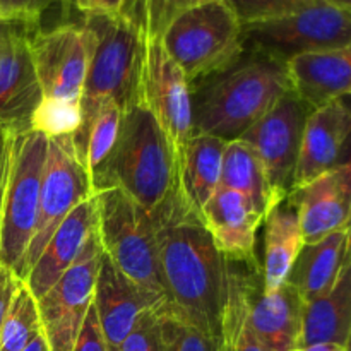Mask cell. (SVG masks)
Here are the masks:
<instances>
[{
	"label": "cell",
	"instance_id": "1",
	"mask_svg": "<svg viewBox=\"0 0 351 351\" xmlns=\"http://www.w3.org/2000/svg\"><path fill=\"white\" fill-rule=\"evenodd\" d=\"M153 216L165 307L219 341L232 263L216 247L201 215L184 201L177 182Z\"/></svg>",
	"mask_w": 351,
	"mask_h": 351
},
{
	"label": "cell",
	"instance_id": "2",
	"mask_svg": "<svg viewBox=\"0 0 351 351\" xmlns=\"http://www.w3.org/2000/svg\"><path fill=\"white\" fill-rule=\"evenodd\" d=\"M84 24L95 34V48L81 96L82 122L74 134L79 160L89 125L103 103H115L123 113L141 103L147 43L139 24L125 14L84 16Z\"/></svg>",
	"mask_w": 351,
	"mask_h": 351
},
{
	"label": "cell",
	"instance_id": "3",
	"mask_svg": "<svg viewBox=\"0 0 351 351\" xmlns=\"http://www.w3.org/2000/svg\"><path fill=\"white\" fill-rule=\"evenodd\" d=\"M290 91L287 64L252 53L201 93L194 105V132L226 143L240 139Z\"/></svg>",
	"mask_w": 351,
	"mask_h": 351
},
{
	"label": "cell",
	"instance_id": "4",
	"mask_svg": "<svg viewBox=\"0 0 351 351\" xmlns=\"http://www.w3.org/2000/svg\"><path fill=\"white\" fill-rule=\"evenodd\" d=\"M177 182L170 141L149 110L137 103L123 113L120 137L106 170L93 182V191L119 187L146 211H156Z\"/></svg>",
	"mask_w": 351,
	"mask_h": 351
},
{
	"label": "cell",
	"instance_id": "5",
	"mask_svg": "<svg viewBox=\"0 0 351 351\" xmlns=\"http://www.w3.org/2000/svg\"><path fill=\"white\" fill-rule=\"evenodd\" d=\"M160 40L189 82L228 71L245 51L242 24L225 0H213L180 12Z\"/></svg>",
	"mask_w": 351,
	"mask_h": 351
},
{
	"label": "cell",
	"instance_id": "6",
	"mask_svg": "<svg viewBox=\"0 0 351 351\" xmlns=\"http://www.w3.org/2000/svg\"><path fill=\"white\" fill-rule=\"evenodd\" d=\"M95 199L98 237L105 256L137 287L167 304L158 266L153 213L146 211L119 187L96 192Z\"/></svg>",
	"mask_w": 351,
	"mask_h": 351
},
{
	"label": "cell",
	"instance_id": "7",
	"mask_svg": "<svg viewBox=\"0 0 351 351\" xmlns=\"http://www.w3.org/2000/svg\"><path fill=\"white\" fill-rule=\"evenodd\" d=\"M48 137L34 129L14 134L10 170L0 216V264L19 276L36 228Z\"/></svg>",
	"mask_w": 351,
	"mask_h": 351
},
{
	"label": "cell",
	"instance_id": "8",
	"mask_svg": "<svg viewBox=\"0 0 351 351\" xmlns=\"http://www.w3.org/2000/svg\"><path fill=\"white\" fill-rule=\"evenodd\" d=\"M243 50L287 64L305 53L351 45V10L321 0L281 19L242 26Z\"/></svg>",
	"mask_w": 351,
	"mask_h": 351
},
{
	"label": "cell",
	"instance_id": "9",
	"mask_svg": "<svg viewBox=\"0 0 351 351\" xmlns=\"http://www.w3.org/2000/svg\"><path fill=\"white\" fill-rule=\"evenodd\" d=\"M93 195H95V191H93L91 177L82 161L79 160L74 146V136H64L48 141V154L43 180H41L36 228H34L29 249L21 264V280H26L60 223L81 202L88 201Z\"/></svg>",
	"mask_w": 351,
	"mask_h": 351
},
{
	"label": "cell",
	"instance_id": "10",
	"mask_svg": "<svg viewBox=\"0 0 351 351\" xmlns=\"http://www.w3.org/2000/svg\"><path fill=\"white\" fill-rule=\"evenodd\" d=\"M103 247L98 232L89 239L74 266L38 298L41 331L50 351H72L93 305Z\"/></svg>",
	"mask_w": 351,
	"mask_h": 351
},
{
	"label": "cell",
	"instance_id": "11",
	"mask_svg": "<svg viewBox=\"0 0 351 351\" xmlns=\"http://www.w3.org/2000/svg\"><path fill=\"white\" fill-rule=\"evenodd\" d=\"M141 103L170 141L175 160L194 136V101L191 82L171 60L160 38H147L144 58Z\"/></svg>",
	"mask_w": 351,
	"mask_h": 351
},
{
	"label": "cell",
	"instance_id": "12",
	"mask_svg": "<svg viewBox=\"0 0 351 351\" xmlns=\"http://www.w3.org/2000/svg\"><path fill=\"white\" fill-rule=\"evenodd\" d=\"M95 34L82 24H62L31 34V53L43 98L81 101Z\"/></svg>",
	"mask_w": 351,
	"mask_h": 351
},
{
	"label": "cell",
	"instance_id": "13",
	"mask_svg": "<svg viewBox=\"0 0 351 351\" xmlns=\"http://www.w3.org/2000/svg\"><path fill=\"white\" fill-rule=\"evenodd\" d=\"M311 112V106L290 91L240 137L254 147L266 168L271 185L283 199L293 189L304 129Z\"/></svg>",
	"mask_w": 351,
	"mask_h": 351
},
{
	"label": "cell",
	"instance_id": "14",
	"mask_svg": "<svg viewBox=\"0 0 351 351\" xmlns=\"http://www.w3.org/2000/svg\"><path fill=\"white\" fill-rule=\"evenodd\" d=\"M27 31L19 24L5 23L0 34V129L10 134L31 129L43 99Z\"/></svg>",
	"mask_w": 351,
	"mask_h": 351
},
{
	"label": "cell",
	"instance_id": "15",
	"mask_svg": "<svg viewBox=\"0 0 351 351\" xmlns=\"http://www.w3.org/2000/svg\"><path fill=\"white\" fill-rule=\"evenodd\" d=\"M300 221L304 245L348 230L351 218V161L326 171L288 194Z\"/></svg>",
	"mask_w": 351,
	"mask_h": 351
},
{
	"label": "cell",
	"instance_id": "16",
	"mask_svg": "<svg viewBox=\"0 0 351 351\" xmlns=\"http://www.w3.org/2000/svg\"><path fill=\"white\" fill-rule=\"evenodd\" d=\"M350 149L351 105L348 98L332 99L312 110L304 129L293 189L346 163Z\"/></svg>",
	"mask_w": 351,
	"mask_h": 351
},
{
	"label": "cell",
	"instance_id": "17",
	"mask_svg": "<svg viewBox=\"0 0 351 351\" xmlns=\"http://www.w3.org/2000/svg\"><path fill=\"white\" fill-rule=\"evenodd\" d=\"M163 304V300L130 281L103 252L93 307L108 351H119L141 315Z\"/></svg>",
	"mask_w": 351,
	"mask_h": 351
},
{
	"label": "cell",
	"instance_id": "18",
	"mask_svg": "<svg viewBox=\"0 0 351 351\" xmlns=\"http://www.w3.org/2000/svg\"><path fill=\"white\" fill-rule=\"evenodd\" d=\"M201 218L216 247L230 263H245L254 273H259L256 233L264 221L249 199L219 185L202 208Z\"/></svg>",
	"mask_w": 351,
	"mask_h": 351
},
{
	"label": "cell",
	"instance_id": "19",
	"mask_svg": "<svg viewBox=\"0 0 351 351\" xmlns=\"http://www.w3.org/2000/svg\"><path fill=\"white\" fill-rule=\"evenodd\" d=\"M98 232V208L95 195L81 202L60 223L50 242L38 257L36 264L24 280L34 298H41L72 266L84 250L95 233Z\"/></svg>",
	"mask_w": 351,
	"mask_h": 351
},
{
	"label": "cell",
	"instance_id": "20",
	"mask_svg": "<svg viewBox=\"0 0 351 351\" xmlns=\"http://www.w3.org/2000/svg\"><path fill=\"white\" fill-rule=\"evenodd\" d=\"M305 302L293 287L256 295L249 308V326L263 351H297L300 346Z\"/></svg>",
	"mask_w": 351,
	"mask_h": 351
},
{
	"label": "cell",
	"instance_id": "21",
	"mask_svg": "<svg viewBox=\"0 0 351 351\" xmlns=\"http://www.w3.org/2000/svg\"><path fill=\"white\" fill-rule=\"evenodd\" d=\"M293 93L312 110L338 98H351V45L287 62Z\"/></svg>",
	"mask_w": 351,
	"mask_h": 351
},
{
	"label": "cell",
	"instance_id": "22",
	"mask_svg": "<svg viewBox=\"0 0 351 351\" xmlns=\"http://www.w3.org/2000/svg\"><path fill=\"white\" fill-rule=\"evenodd\" d=\"M225 146L219 137L195 132L175 160L178 192L197 215L219 187Z\"/></svg>",
	"mask_w": 351,
	"mask_h": 351
},
{
	"label": "cell",
	"instance_id": "23",
	"mask_svg": "<svg viewBox=\"0 0 351 351\" xmlns=\"http://www.w3.org/2000/svg\"><path fill=\"white\" fill-rule=\"evenodd\" d=\"M348 257V230L328 235L302 247L287 283L297 290L305 304L317 300L335 285Z\"/></svg>",
	"mask_w": 351,
	"mask_h": 351
},
{
	"label": "cell",
	"instance_id": "24",
	"mask_svg": "<svg viewBox=\"0 0 351 351\" xmlns=\"http://www.w3.org/2000/svg\"><path fill=\"white\" fill-rule=\"evenodd\" d=\"M351 331V257L338 280L317 300L305 304L300 346L335 343L346 346Z\"/></svg>",
	"mask_w": 351,
	"mask_h": 351
},
{
	"label": "cell",
	"instance_id": "25",
	"mask_svg": "<svg viewBox=\"0 0 351 351\" xmlns=\"http://www.w3.org/2000/svg\"><path fill=\"white\" fill-rule=\"evenodd\" d=\"M219 185L240 192L243 197L249 199L263 221L285 201L271 185L266 168L254 147L242 139L226 143Z\"/></svg>",
	"mask_w": 351,
	"mask_h": 351
},
{
	"label": "cell",
	"instance_id": "26",
	"mask_svg": "<svg viewBox=\"0 0 351 351\" xmlns=\"http://www.w3.org/2000/svg\"><path fill=\"white\" fill-rule=\"evenodd\" d=\"M264 223L263 291L269 293L287 283L291 266L304 247V237L297 209L288 199L276 206Z\"/></svg>",
	"mask_w": 351,
	"mask_h": 351
},
{
	"label": "cell",
	"instance_id": "27",
	"mask_svg": "<svg viewBox=\"0 0 351 351\" xmlns=\"http://www.w3.org/2000/svg\"><path fill=\"white\" fill-rule=\"evenodd\" d=\"M256 285L243 271L232 266L230 290L221 321L219 351H263L249 326V308Z\"/></svg>",
	"mask_w": 351,
	"mask_h": 351
},
{
	"label": "cell",
	"instance_id": "28",
	"mask_svg": "<svg viewBox=\"0 0 351 351\" xmlns=\"http://www.w3.org/2000/svg\"><path fill=\"white\" fill-rule=\"evenodd\" d=\"M123 112L115 103H103L96 112L81 153L82 165L95 182L108 167L120 137Z\"/></svg>",
	"mask_w": 351,
	"mask_h": 351
},
{
	"label": "cell",
	"instance_id": "29",
	"mask_svg": "<svg viewBox=\"0 0 351 351\" xmlns=\"http://www.w3.org/2000/svg\"><path fill=\"white\" fill-rule=\"evenodd\" d=\"M38 300L23 283L14 295L9 312L0 329V351H23L41 335Z\"/></svg>",
	"mask_w": 351,
	"mask_h": 351
},
{
	"label": "cell",
	"instance_id": "30",
	"mask_svg": "<svg viewBox=\"0 0 351 351\" xmlns=\"http://www.w3.org/2000/svg\"><path fill=\"white\" fill-rule=\"evenodd\" d=\"M213 0H127L122 14L136 21L146 38H161L180 12Z\"/></svg>",
	"mask_w": 351,
	"mask_h": 351
},
{
	"label": "cell",
	"instance_id": "31",
	"mask_svg": "<svg viewBox=\"0 0 351 351\" xmlns=\"http://www.w3.org/2000/svg\"><path fill=\"white\" fill-rule=\"evenodd\" d=\"M82 122L81 101L43 98L31 120V129L45 134L48 139L74 136Z\"/></svg>",
	"mask_w": 351,
	"mask_h": 351
},
{
	"label": "cell",
	"instance_id": "32",
	"mask_svg": "<svg viewBox=\"0 0 351 351\" xmlns=\"http://www.w3.org/2000/svg\"><path fill=\"white\" fill-rule=\"evenodd\" d=\"M242 26L281 19L321 0H225Z\"/></svg>",
	"mask_w": 351,
	"mask_h": 351
},
{
	"label": "cell",
	"instance_id": "33",
	"mask_svg": "<svg viewBox=\"0 0 351 351\" xmlns=\"http://www.w3.org/2000/svg\"><path fill=\"white\" fill-rule=\"evenodd\" d=\"M158 312L161 315L168 351H219L218 339L192 328L178 315L168 311L165 304L158 307Z\"/></svg>",
	"mask_w": 351,
	"mask_h": 351
},
{
	"label": "cell",
	"instance_id": "34",
	"mask_svg": "<svg viewBox=\"0 0 351 351\" xmlns=\"http://www.w3.org/2000/svg\"><path fill=\"white\" fill-rule=\"evenodd\" d=\"M119 351H168L158 307L141 315Z\"/></svg>",
	"mask_w": 351,
	"mask_h": 351
},
{
	"label": "cell",
	"instance_id": "35",
	"mask_svg": "<svg viewBox=\"0 0 351 351\" xmlns=\"http://www.w3.org/2000/svg\"><path fill=\"white\" fill-rule=\"evenodd\" d=\"M55 2L60 0H0V21L7 24H19L31 31L38 27L43 14Z\"/></svg>",
	"mask_w": 351,
	"mask_h": 351
},
{
	"label": "cell",
	"instance_id": "36",
	"mask_svg": "<svg viewBox=\"0 0 351 351\" xmlns=\"http://www.w3.org/2000/svg\"><path fill=\"white\" fill-rule=\"evenodd\" d=\"M72 351H108L105 336H103L101 328H99L98 317H96L93 305L89 308L88 315H86V321L82 324L81 332H79L77 339H75V345Z\"/></svg>",
	"mask_w": 351,
	"mask_h": 351
},
{
	"label": "cell",
	"instance_id": "37",
	"mask_svg": "<svg viewBox=\"0 0 351 351\" xmlns=\"http://www.w3.org/2000/svg\"><path fill=\"white\" fill-rule=\"evenodd\" d=\"M23 283L24 281L12 269L0 264V329H2L3 319H5L10 304L14 300V295L17 293Z\"/></svg>",
	"mask_w": 351,
	"mask_h": 351
},
{
	"label": "cell",
	"instance_id": "38",
	"mask_svg": "<svg viewBox=\"0 0 351 351\" xmlns=\"http://www.w3.org/2000/svg\"><path fill=\"white\" fill-rule=\"evenodd\" d=\"M84 16H119L127 0H71Z\"/></svg>",
	"mask_w": 351,
	"mask_h": 351
},
{
	"label": "cell",
	"instance_id": "39",
	"mask_svg": "<svg viewBox=\"0 0 351 351\" xmlns=\"http://www.w3.org/2000/svg\"><path fill=\"white\" fill-rule=\"evenodd\" d=\"M12 143H14V134L0 129V216H2V206H3V195H5L7 178H9Z\"/></svg>",
	"mask_w": 351,
	"mask_h": 351
},
{
	"label": "cell",
	"instance_id": "40",
	"mask_svg": "<svg viewBox=\"0 0 351 351\" xmlns=\"http://www.w3.org/2000/svg\"><path fill=\"white\" fill-rule=\"evenodd\" d=\"M297 351H346L345 346L335 345V343H319V345L302 346Z\"/></svg>",
	"mask_w": 351,
	"mask_h": 351
},
{
	"label": "cell",
	"instance_id": "41",
	"mask_svg": "<svg viewBox=\"0 0 351 351\" xmlns=\"http://www.w3.org/2000/svg\"><path fill=\"white\" fill-rule=\"evenodd\" d=\"M23 351H50L47 345V339H45L43 332H41L40 336H36V338L33 339V341L29 343V345L26 346Z\"/></svg>",
	"mask_w": 351,
	"mask_h": 351
},
{
	"label": "cell",
	"instance_id": "42",
	"mask_svg": "<svg viewBox=\"0 0 351 351\" xmlns=\"http://www.w3.org/2000/svg\"><path fill=\"white\" fill-rule=\"evenodd\" d=\"M326 2L332 3V5L343 7V9H348V10H351V0H326Z\"/></svg>",
	"mask_w": 351,
	"mask_h": 351
},
{
	"label": "cell",
	"instance_id": "43",
	"mask_svg": "<svg viewBox=\"0 0 351 351\" xmlns=\"http://www.w3.org/2000/svg\"><path fill=\"white\" fill-rule=\"evenodd\" d=\"M348 160L351 161V149H350ZM348 257H351V218H350V226H348ZM348 257H346V259H348Z\"/></svg>",
	"mask_w": 351,
	"mask_h": 351
},
{
	"label": "cell",
	"instance_id": "44",
	"mask_svg": "<svg viewBox=\"0 0 351 351\" xmlns=\"http://www.w3.org/2000/svg\"><path fill=\"white\" fill-rule=\"evenodd\" d=\"M346 351H351V331H350V336H348V341H346V346H345Z\"/></svg>",
	"mask_w": 351,
	"mask_h": 351
},
{
	"label": "cell",
	"instance_id": "45",
	"mask_svg": "<svg viewBox=\"0 0 351 351\" xmlns=\"http://www.w3.org/2000/svg\"><path fill=\"white\" fill-rule=\"evenodd\" d=\"M3 26H5V23H2V21H0V34H2V29H3Z\"/></svg>",
	"mask_w": 351,
	"mask_h": 351
}]
</instances>
